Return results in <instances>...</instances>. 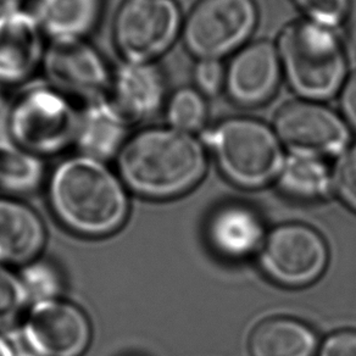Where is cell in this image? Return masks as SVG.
<instances>
[{
    "label": "cell",
    "instance_id": "obj_15",
    "mask_svg": "<svg viewBox=\"0 0 356 356\" xmlns=\"http://www.w3.org/2000/svg\"><path fill=\"white\" fill-rule=\"evenodd\" d=\"M207 237L220 257L242 260L260 250L266 234L261 218L254 210L242 204H228L211 215Z\"/></svg>",
    "mask_w": 356,
    "mask_h": 356
},
{
    "label": "cell",
    "instance_id": "obj_3",
    "mask_svg": "<svg viewBox=\"0 0 356 356\" xmlns=\"http://www.w3.org/2000/svg\"><path fill=\"white\" fill-rule=\"evenodd\" d=\"M283 77L299 99L325 103L339 95L346 82L348 58L334 30L299 20L278 35Z\"/></svg>",
    "mask_w": 356,
    "mask_h": 356
},
{
    "label": "cell",
    "instance_id": "obj_26",
    "mask_svg": "<svg viewBox=\"0 0 356 356\" xmlns=\"http://www.w3.org/2000/svg\"><path fill=\"white\" fill-rule=\"evenodd\" d=\"M332 181L341 202L356 211V144H350L338 156Z\"/></svg>",
    "mask_w": 356,
    "mask_h": 356
},
{
    "label": "cell",
    "instance_id": "obj_22",
    "mask_svg": "<svg viewBox=\"0 0 356 356\" xmlns=\"http://www.w3.org/2000/svg\"><path fill=\"white\" fill-rule=\"evenodd\" d=\"M165 116L168 127L194 134L205 129L208 121V104L198 89L182 87L175 90L165 103Z\"/></svg>",
    "mask_w": 356,
    "mask_h": 356
},
{
    "label": "cell",
    "instance_id": "obj_11",
    "mask_svg": "<svg viewBox=\"0 0 356 356\" xmlns=\"http://www.w3.org/2000/svg\"><path fill=\"white\" fill-rule=\"evenodd\" d=\"M22 337L35 356H82L92 341V326L79 307L53 299L33 304Z\"/></svg>",
    "mask_w": 356,
    "mask_h": 356
},
{
    "label": "cell",
    "instance_id": "obj_25",
    "mask_svg": "<svg viewBox=\"0 0 356 356\" xmlns=\"http://www.w3.org/2000/svg\"><path fill=\"white\" fill-rule=\"evenodd\" d=\"M307 16V20L331 30L346 20L350 13L351 0H293Z\"/></svg>",
    "mask_w": 356,
    "mask_h": 356
},
{
    "label": "cell",
    "instance_id": "obj_20",
    "mask_svg": "<svg viewBox=\"0 0 356 356\" xmlns=\"http://www.w3.org/2000/svg\"><path fill=\"white\" fill-rule=\"evenodd\" d=\"M283 193L299 200H320L333 191L332 171L325 160L300 155H288L277 178Z\"/></svg>",
    "mask_w": 356,
    "mask_h": 356
},
{
    "label": "cell",
    "instance_id": "obj_7",
    "mask_svg": "<svg viewBox=\"0 0 356 356\" xmlns=\"http://www.w3.org/2000/svg\"><path fill=\"white\" fill-rule=\"evenodd\" d=\"M259 21L255 0H199L184 17L181 38L198 60H222L249 43Z\"/></svg>",
    "mask_w": 356,
    "mask_h": 356
},
{
    "label": "cell",
    "instance_id": "obj_24",
    "mask_svg": "<svg viewBox=\"0 0 356 356\" xmlns=\"http://www.w3.org/2000/svg\"><path fill=\"white\" fill-rule=\"evenodd\" d=\"M29 302L20 277L0 264V330L13 326L22 316Z\"/></svg>",
    "mask_w": 356,
    "mask_h": 356
},
{
    "label": "cell",
    "instance_id": "obj_31",
    "mask_svg": "<svg viewBox=\"0 0 356 356\" xmlns=\"http://www.w3.org/2000/svg\"><path fill=\"white\" fill-rule=\"evenodd\" d=\"M26 0H0V16L24 9Z\"/></svg>",
    "mask_w": 356,
    "mask_h": 356
},
{
    "label": "cell",
    "instance_id": "obj_23",
    "mask_svg": "<svg viewBox=\"0 0 356 356\" xmlns=\"http://www.w3.org/2000/svg\"><path fill=\"white\" fill-rule=\"evenodd\" d=\"M20 280L30 302L59 299L63 292V277L59 270L48 261L35 260L21 271Z\"/></svg>",
    "mask_w": 356,
    "mask_h": 356
},
{
    "label": "cell",
    "instance_id": "obj_8",
    "mask_svg": "<svg viewBox=\"0 0 356 356\" xmlns=\"http://www.w3.org/2000/svg\"><path fill=\"white\" fill-rule=\"evenodd\" d=\"M273 129L291 155L325 160L339 156L350 145L351 129L341 115L312 100L282 105L275 115Z\"/></svg>",
    "mask_w": 356,
    "mask_h": 356
},
{
    "label": "cell",
    "instance_id": "obj_32",
    "mask_svg": "<svg viewBox=\"0 0 356 356\" xmlns=\"http://www.w3.org/2000/svg\"><path fill=\"white\" fill-rule=\"evenodd\" d=\"M0 356H16L15 350L4 337L0 336Z\"/></svg>",
    "mask_w": 356,
    "mask_h": 356
},
{
    "label": "cell",
    "instance_id": "obj_13",
    "mask_svg": "<svg viewBox=\"0 0 356 356\" xmlns=\"http://www.w3.org/2000/svg\"><path fill=\"white\" fill-rule=\"evenodd\" d=\"M47 35L30 10L0 16V87L29 82L42 67Z\"/></svg>",
    "mask_w": 356,
    "mask_h": 356
},
{
    "label": "cell",
    "instance_id": "obj_10",
    "mask_svg": "<svg viewBox=\"0 0 356 356\" xmlns=\"http://www.w3.org/2000/svg\"><path fill=\"white\" fill-rule=\"evenodd\" d=\"M45 83L84 104L109 93L113 71L87 40H49L42 63Z\"/></svg>",
    "mask_w": 356,
    "mask_h": 356
},
{
    "label": "cell",
    "instance_id": "obj_18",
    "mask_svg": "<svg viewBox=\"0 0 356 356\" xmlns=\"http://www.w3.org/2000/svg\"><path fill=\"white\" fill-rule=\"evenodd\" d=\"M103 9L104 0H33L30 11L49 40H87Z\"/></svg>",
    "mask_w": 356,
    "mask_h": 356
},
{
    "label": "cell",
    "instance_id": "obj_28",
    "mask_svg": "<svg viewBox=\"0 0 356 356\" xmlns=\"http://www.w3.org/2000/svg\"><path fill=\"white\" fill-rule=\"evenodd\" d=\"M318 356H356V331L343 330L327 337Z\"/></svg>",
    "mask_w": 356,
    "mask_h": 356
},
{
    "label": "cell",
    "instance_id": "obj_5",
    "mask_svg": "<svg viewBox=\"0 0 356 356\" xmlns=\"http://www.w3.org/2000/svg\"><path fill=\"white\" fill-rule=\"evenodd\" d=\"M79 121L74 100L49 84H30L11 97L10 139L40 158L74 145Z\"/></svg>",
    "mask_w": 356,
    "mask_h": 356
},
{
    "label": "cell",
    "instance_id": "obj_14",
    "mask_svg": "<svg viewBox=\"0 0 356 356\" xmlns=\"http://www.w3.org/2000/svg\"><path fill=\"white\" fill-rule=\"evenodd\" d=\"M106 98L131 126L152 119L166 103V79L156 63L122 61L113 71Z\"/></svg>",
    "mask_w": 356,
    "mask_h": 356
},
{
    "label": "cell",
    "instance_id": "obj_1",
    "mask_svg": "<svg viewBox=\"0 0 356 356\" xmlns=\"http://www.w3.org/2000/svg\"><path fill=\"white\" fill-rule=\"evenodd\" d=\"M116 163L126 188L145 198L170 199L187 193L203 179L208 155L194 134L159 126L131 134Z\"/></svg>",
    "mask_w": 356,
    "mask_h": 356
},
{
    "label": "cell",
    "instance_id": "obj_17",
    "mask_svg": "<svg viewBox=\"0 0 356 356\" xmlns=\"http://www.w3.org/2000/svg\"><path fill=\"white\" fill-rule=\"evenodd\" d=\"M47 241L44 223L33 209L14 199L0 198V264L35 261Z\"/></svg>",
    "mask_w": 356,
    "mask_h": 356
},
{
    "label": "cell",
    "instance_id": "obj_9",
    "mask_svg": "<svg viewBox=\"0 0 356 356\" xmlns=\"http://www.w3.org/2000/svg\"><path fill=\"white\" fill-rule=\"evenodd\" d=\"M330 260L327 243L316 229L302 223H284L266 234L260 265L275 282L302 287L317 281Z\"/></svg>",
    "mask_w": 356,
    "mask_h": 356
},
{
    "label": "cell",
    "instance_id": "obj_2",
    "mask_svg": "<svg viewBox=\"0 0 356 356\" xmlns=\"http://www.w3.org/2000/svg\"><path fill=\"white\" fill-rule=\"evenodd\" d=\"M48 195L60 222L86 237L118 232L129 218V195L121 178L106 163L81 154L56 166Z\"/></svg>",
    "mask_w": 356,
    "mask_h": 356
},
{
    "label": "cell",
    "instance_id": "obj_19",
    "mask_svg": "<svg viewBox=\"0 0 356 356\" xmlns=\"http://www.w3.org/2000/svg\"><path fill=\"white\" fill-rule=\"evenodd\" d=\"M252 356H315L318 337L312 327L292 317H271L260 322L249 337Z\"/></svg>",
    "mask_w": 356,
    "mask_h": 356
},
{
    "label": "cell",
    "instance_id": "obj_12",
    "mask_svg": "<svg viewBox=\"0 0 356 356\" xmlns=\"http://www.w3.org/2000/svg\"><path fill=\"white\" fill-rule=\"evenodd\" d=\"M282 77L276 44L257 40L233 54L226 66L225 92L234 104L255 108L276 95Z\"/></svg>",
    "mask_w": 356,
    "mask_h": 356
},
{
    "label": "cell",
    "instance_id": "obj_4",
    "mask_svg": "<svg viewBox=\"0 0 356 356\" xmlns=\"http://www.w3.org/2000/svg\"><path fill=\"white\" fill-rule=\"evenodd\" d=\"M204 145L221 172L242 188L265 187L277 179L287 155L273 126L236 116L205 129Z\"/></svg>",
    "mask_w": 356,
    "mask_h": 356
},
{
    "label": "cell",
    "instance_id": "obj_30",
    "mask_svg": "<svg viewBox=\"0 0 356 356\" xmlns=\"http://www.w3.org/2000/svg\"><path fill=\"white\" fill-rule=\"evenodd\" d=\"M11 97L0 89V140L10 139L9 119H10Z\"/></svg>",
    "mask_w": 356,
    "mask_h": 356
},
{
    "label": "cell",
    "instance_id": "obj_27",
    "mask_svg": "<svg viewBox=\"0 0 356 356\" xmlns=\"http://www.w3.org/2000/svg\"><path fill=\"white\" fill-rule=\"evenodd\" d=\"M193 79L195 87L204 97H215L225 90L226 65L222 60H198L194 66Z\"/></svg>",
    "mask_w": 356,
    "mask_h": 356
},
{
    "label": "cell",
    "instance_id": "obj_16",
    "mask_svg": "<svg viewBox=\"0 0 356 356\" xmlns=\"http://www.w3.org/2000/svg\"><path fill=\"white\" fill-rule=\"evenodd\" d=\"M131 127L105 97L84 104L79 110L74 145L81 155L105 163L118 158L129 139Z\"/></svg>",
    "mask_w": 356,
    "mask_h": 356
},
{
    "label": "cell",
    "instance_id": "obj_29",
    "mask_svg": "<svg viewBox=\"0 0 356 356\" xmlns=\"http://www.w3.org/2000/svg\"><path fill=\"white\" fill-rule=\"evenodd\" d=\"M338 95L341 118L356 132V71L349 74Z\"/></svg>",
    "mask_w": 356,
    "mask_h": 356
},
{
    "label": "cell",
    "instance_id": "obj_21",
    "mask_svg": "<svg viewBox=\"0 0 356 356\" xmlns=\"http://www.w3.org/2000/svg\"><path fill=\"white\" fill-rule=\"evenodd\" d=\"M44 178L42 158L21 148L11 139L0 140V191L27 194L40 188Z\"/></svg>",
    "mask_w": 356,
    "mask_h": 356
},
{
    "label": "cell",
    "instance_id": "obj_6",
    "mask_svg": "<svg viewBox=\"0 0 356 356\" xmlns=\"http://www.w3.org/2000/svg\"><path fill=\"white\" fill-rule=\"evenodd\" d=\"M176 0H124L113 22L115 47L124 61L156 63L182 35Z\"/></svg>",
    "mask_w": 356,
    "mask_h": 356
}]
</instances>
